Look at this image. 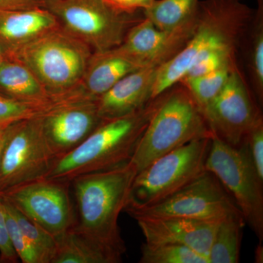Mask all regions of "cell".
<instances>
[{
	"label": "cell",
	"instance_id": "1",
	"mask_svg": "<svg viewBox=\"0 0 263 263\" xmlns=\"http://www.w3.org/2000/svg\"><path fill=\"white\" fill-rule=\"evenodd\" d=\"M254 12L237 0L199 1L196 27L182 48L157 70L152 98L178 84L202 57L220 49L238 51Z\"/></svg>",
	"mask_w": 263,
	"mask_h": 263
},
{
	"label": "cell",
	"instance_id": "2",
	"mask_svg": "<svg viewBox=\"0 0 263 263\" xmlns=\"http://www.w3.org/2000/svg\"><path fill=\"white\" fill-rule=\"evenodd\" d=\"M166 91L135 113L104 120L75 149L56 159L46 179L71 182L81 175L108 171L127 164L151 119L163 101Z\"/></svg>",
	"mask_w": 263,
	"mask_h": 263
},
{
	"label": "cell",
	"instance_id": "3",
	"mask_svg": "<svg viewBox=\"0 0 263 263\" xmlns=\"http://www.w3.org/2000/svg\"><path fill=\"white\" fill-rule=\"evenodd\" d=\"M137 174L129 162L117 168L81 175L71 181L74 228L122 257L126 245L118 221L127 205Z\"/></svg>",
	"mask_w": 263,
	"mask_h": 263
},
{
	"label": "cell",
	"instance_id": "4",
	"mask_svg": "<svg viewBox=\"0 0 263 263\" xmlns=\"http://www.w3.org/2000/svg\"><path fill=\"white\" fill-rule=\"evenodd\" d=\"M212 137V131L191 93L178 83L166 91L129 163L138 173L159 157L190 142Z\"/></svg>",
	"mask_w": 263,
	"mask_h": 263
},
{
	"label": "cell",
	"instance_id": "5",
	"mask_svg": "<svg viewBox=\"0 0 263 263\" xmlns=\"http://www.w3.org/2000/svg\"><path fill=\"white\" fill-rule=\"evenodd\" d=\"M92 49L62 27L50 31L6 57L27 66L54 98L80 90Z\"/></svg>",
	"mask_w": 263,
	"mask_h": 263
},
{
	"label": "cell",
	"instance_id": "6",
	"mask_svg": "<svg viewBox=\"0 0 263 263\" xmlns=\"http://www.w3.org/2000/svg\"><path fill=\"white\" fill-rule=\"evenodd\" d=\"M205 167L231 195L246 224L253 230L259 242H262L263 180L245 142L234 147L213 136Z\"/></svg>",
	"mask_w": 263,
	"mask_h": 263
},
{
	"label": "cell",
	"instance_id": "7",
	"mask_svg": "<svg viewBox=\"0 0 263 263\" xmlns=\"http://www.w3.org/2000/svg\"><path fill=\"white\" fill-rule=\"evenodd\" d=\"M212 138L190 142L138 172L125 208L149 206L162 201L205 172Z\"/></svg>",
	"mask_w": 263,
	"mask_h": 263
},
{
	"label": "cell",
	"instance_id": "8",
	"mask_svg": "<svg viewBox=\"0 0 263 263\" xmlns=\"http://www.w3.org/2000/svg\"><path fill=\"white\" fill-rule=\"evenodd\" d=\"M43 6L57 17L62 28L94 52L120 46L129 29L144 18L138 15L139 12L117 11L105 0H48Z\"/></svg>",
	"mask_w": 263,
	"mask_h": 263
},
{
	"label": "cell",
	"instance_id": "9",
	"mask_svg": "<svg viewBox=\"0 0 263 263\" xmlns=\"http://www.w3.org/2000/svg\"><path fill=\"white\" fill-rule=\"evenodd\" d=\"M124 212L134 219L181 217L221 221L229 216H242L231 195L208 171L162 201L149 206L125 208Z\"/></svg>",
	"mask_w": 263,
	"mask_h": 263
},
{
	"label": "cell",
	"instance_id": "10",
	"mask_svg": "<svg viewBox=\"0 0 263 263\" xmlns=\"http://www.w3.org/2000/svg\"><path fill=\"white\" fill-rule=\"evenodd\" d=\"M39 115L10 125L0 162V193L46 177L56 160Z\"/></svg>",
	"mask_w": 263,
	"mask_h": 263
},
{
	"label": "cell",
	"instance_id": "11",
	"mask_svg": "<svg viewBox=\"0 0 263 263\" xmlns=\"http://www.w3.org/2000/svg\"><path fill=\"white\" fill-rule=\"evenodd\" d=\"M2 195L55 238L75 226V207L69 181L44 178L10 189Z\"/></svg>",
	"mask_w": 263,
	"mask_h": 263
},
{
	"label": "cell",
	"instance_id": "12",
	"mask_svg": "<svg viewBox=\"0 0 263 263\" xmlns=\"http://www.w3.org/2000/svg\"><path fill=\"white\" fill-rule=\"evenodd\" d=\"M239 67L232 71L224 87L203 111L213 136L238 147L262 115Z\"/></svg>",
	"mask_w": 263,
	"mask_h": 263
},
{
	"label": "cell",
	"instance_id": "13",
	"mask_svg": "<svg viewBox=\"0 0 263 263\" xmlns=\"http://www.w3.org/2000/svg\"><path fill=\"white\" fill-rule=\"evenodd\" d=\"M40 119L57 159L75 149L104 121L99 116L97 100L81 91L58 99L40 114Z\"/></svg>",
	"mask_w": 263,
	"mask_h": 263
},
{
	"label": "cell",
	"instance_id": "14",
	"mask_svg": "<svg viewBox=\"0 0 263 263\" xmlns=\"http://www.w3.org/2000/svg\"><path fill=\"white\" fill-rule=\"evenodd\" d=\"M196 18L197 14L178 28L161 30L144 17L129 29L116 48L140 67H160L184 47L195 31Z\"/></svg>",
	"mask_w": 263,
	"mask_h": 263
},
{
	"label": "cell",
	"instance_id": "15",
	"mask_svg": "<svg viewBox=\"0 0 263 263\" xmlns=\"http://www.w3.org/2000/svg\"><path fill=\"white\" fill-rule=\"evenodd\" d=\"M135 219L146 243L185 246L207 259L216 228L220 222L181 217H138Z\"/></svg>",
	"mask_w": 263,
	"mask_h": 263
},
{
	"label": "cell",
	"instance_id": "16",
	"mask_svg": "<svg viewBox=\"0 0 263 263\" xmlns=\"http://www.w3.org/2000/svg\"><path fill=\"white\" fill-rule=\"evenodd\" d=\"M158 67H145L124 76L97 100L103 120L135 113L151 100Z\"/></svg>",
	"mask_w": 263,
	"mask_h": 263
},
{
	"label": "cell",
	"instance_id": "17",
	"mask_svg": "<svg viewBox=\"0 0 263 263\" xmlns=\"http://www.w3.org/2000/svg\"><path fill=\"white\" fill-rule=\"evenodd\" d=\"M61 27L44 6L0 10V46L5 57L33 40Z\"/></svg>",
	"mask_w": 263,
	"mask_h": 263
},
{
	"label": "cell",
	"instance_id": "18",
	"mask_svg": "<svg viewBox=\"0 0 263 263\" xmlns=\"http://www.w3.org/2000/svg\"><path fill=\"white\" fill-rule=\"evenodd\" d=\"M142 68L117 48L93 52L80 86L88 98L98 100L124 76Z\"/></svg>",
	"mask_w": 263,
	"mask_h": 263
},
{
	"label": "cell",
	"instance_id": "19",
	"mask_svg": "<svg viewBox=\"0 0 263 263\" xmlns=\"http://www.w3.org/2000/svg\"><path fill=\"white\" fill-rule=\"evenodd\" d=\"M0 92L45 108L58 100L27 66L11 59L0 65Z\"/></svg>",
	"mask_w": 263,
	"mask_h": 263
},
{
	"label": "cell",
	"instance_id": "20",
	"mask_svg": "<svg viewBox=\"0 0 263 263\" xmlns=\"http://www.w3.org/2000/svg\"><path fill=\"white\" fill-rule=\"evenodd\" d=\"M56 255L52 263H119L122 256L74 227L56 238Z\"/></svg>",
	"mask_w": 263,
	"mask_h": 263
},
{
	"label": "cell",
	"instance_id": "21",
	"mask_svg": "<svg viewBox=\"0 0 263 263\" xmlns=\"http://www.w3.org/2000/svg\"><path fill=\"white\" fill-rule=\"evenodd\" d=\"M246 222L242 216H231L218 224L208 259L209 263H238Z\"/></svg>",
	"mask_w": 263,
	"mask_h": 263
},
{
	"label": "cell",
	"instance_id": "22",
	"mask_svg": "<svg viewBox=\"0 0 263 263\" xmlns=\"http://www.w3.org/2000/svg\"><path fill=\"white\" fill-rule=\"evenodd\" d=\"M258 8L254 13L243 40L247 41V67L256 100L263 103V5L258 0Z\"/></svg>",
	"mask_w": 263,
	"mask_h": 263
},
{
	"label": "cell",
	"instance_id": "23",
	"mask_svg": "<svg viewBox=\"0 0 263 263\" xmlns=\"http://www.w3.org/2000/svg\"><path fill=\"white\" fill-rule=\"evenodd\" d=\"M199 0H154L143 10L145 18L161 30H172L193 20Z\"/></svg>",
	"mask_w": 263,
	"mask_h": 263
},
{
	"label": "cell",
	"instance_id": "24",
	"mask_svg": "<svg viewBox=\"0 0 263 263\" xmlns=\"http://www.w3.org/2000/svg\"><path fill=\"white\" fill-rule=\"evenodd\" d=\"M238 64L224 66L219 70L198 77L183 79L179 83L187 88L202 113L226 85Z\"/></svg>",
	"mask_w": 263,
	"mask_h": 263
},
{
	"label": "cell",
	"instance_id": "25",
	"mask_svg": "<svg viewBox=\"0 0 263 263\" xmlns=\"http://www.w3.org/2000/svg\"><path fill=\"white\" fill-rule=\"evenodd\" d=\"M140 263H209L207 257L193 249L175 243L152 245L145 242L141 247Z\"/></svg>",
	"mask_w": 263,
	"mask_h": 263
},
{
	"label": "cell",
	"instance_id": "26",
	"mask_svg": "<svg viewBox=\"0 0 263 263\" xmlns=\"http://www.w3.org/2000/svg\"><path fill=\"white\" fill-rule=\"evenodd\" d=\"M3 200L5 205L14 216L24 235L37 251L42 259L43 263H52L57 252L56 238L24 215L16 208L5 200L4 197Z\"/></svg>",
	"mask_w": 263,
	"mask_h": 263
},
{
	"label": "cell",
	"instance_id": "27",
	"mask_svg": "<svg viewBox=\"0 0 263 263\" xmlns=\"http://www.w3.org/2000/svg\"><path fill=\"white\" fill-rule=\"evenodd\" d=\"M4 205L7 229L10 243L13 246L18 259L23 263H43L42 259L37 251L24 235L14 216L5 205V202Z\"/></svg>",
	"mask_w": 263,
	"mask_h": 263
},
{
	"label": "cell",
	"instance_id": "28",
	"mask_svg": "<svg viewBox=\"0 0 263 263\" xmlns=\"http://www.w3.org/2000/svg\"><path fill=\"white\" fill-rule=\"evenodd\" d=\"M46 109L0 92V124H13L30 119L39 115Z\"/></svg>",
	"mask_w": 263,
	"mask_h": 263
},
{
	"label": "cell",
	"instance_id": "29",
	"mask_svg": "<svg viewBox=\"0 0 263 263\" xmlns=\"http://www.w3.org/2000/svg\"><path fill=\"white\" fill-rule=\"evenodd\" d=\"M237 52L238 51L233 49H220L211 52L198 60L181 81L206 75L224 66L235 65L237 63Z\"/></svg>",
	"mask_w": 263,
	"mask_h": 263
},
{
	"label": "cell",
	"instance_id": "30",
	"mask_svg": "<svg viewBox=\"0 0 263 263\" xmlns=\"http://www.w3.org/2000/svg\"><path fill=\"white\" fill-rule=\"evenodd\" d=\"M249 155L260 179L263 180V119L259 118L245 138Z\"/></svg>",
	"mask_w": 263,
	"mask_h": 263
},
{
	"label": "cell",
	"instance_id": "31",
	"mask_svg": "<svg viewBox=\"0 0 263 263\" xmlns=\"http://www.w3.org/2000/svg\"><path fill=\"white\" fill-rule=\"evenodd\" d=\"M18 257L10 243L6 226L4 201L0 193V260L3 262H17Z\"/></svg>",
	"mask_w": 263,
	"mask_h": 263
},
{
	"label": "cell",
	"instance_id": "32",
	"mask_svg": "<svg viewBox=\"0 0 263 263\" xmlns=\"http://www.w3.org/2000/svg\"><path fill=\"white\" fill-rule=\"evenodd\" d=\"M110 7L121 13L133 14L148 8L154 0H105Z\"/></svg>",
	"mask_w": 263,
	"mask_h": 263
},
{
	"label": "cell",
	"instance_id": "33",
	"mask_svg": "<svg viewBox=\"0 0 263 263\" xmlns=\"http://www.w3.org/2000/svg\"><path fill=\"white\" fill-rule=\"evenodd\" d=\"M43 6L41 0H0V10L27 9Z\"/></svg>",
	"mask_w": 263,
	"mask_h": 263
},
{
	"label": "cell",
	"instance_id": "34",
	"mask_svg": "<svg viewBox=\"0 0 263 263\" xmlns=\"http://www.w3.org/2000/svg\"><path fill=\"white\" fill-rule=\"evenodd\" d=\"M12 124H0V162H1L2 153H3V147H4L7 135Z\"/></svg>",
	"mask_w": 263,
	"mask_h": 263
},
{
	"label": "cell",
	"instance_id": "35",
	"mask_svg": "<svg viewBox=\"0 0 263 263\" xmlns=\"http://www.w3.org/2000/svg\"><path fill=\"white\" fill-rule=\"evenodd\" d=\"M262 242H259V245L257 246L255 252H254V259L255 262L258 263H262L263 262V247L262 245Z\"/></svg>",
	"mask_w": 263,
	"mask_h": 263
},
{
	"label": "cell",
	"instance_id": "36",
	"mask_svg": "<svg viewBox=\"0 0 263 263\" xmlns=\"http://www.w3.org/2000/svg\"><path fill=\"white\" fill-rule=\"evenodd\" d=\"M5 60H6V57H5L4 51H3V48H2L1 46H0V65H2V63H3Z\"/></svg>",
	"mask_w": 263,
	"mask_h": 263
},
{
	"label": "cell",
	"instance_id": "37",
	"mask_svg": "<svg viewBox=\"0 0 263 263\" xmlns=\"http://www.w3.org/2000/svg\"><path fill=\"white\" fill-rule=\"evenodd\" d=\"M41 1L45 2V1H48V0H41Z\"/></svg>",
	"mask_w": 263,
	"mask_h": 263
},
{
	"label": "cell",
	"instance_id": "38",
	"mask_svg": "<svg viewBox=\"0 0 263 263\" xmlns=\"http://www.w3.org/2000/svg\"><path fill=\"white\" fill-rule=\"evenodd\" d=\"M237 1H240V0H237Z\"/></svg>",
	"mask_w": 263,
	"mask_h": 263
}]
</instances>
